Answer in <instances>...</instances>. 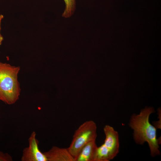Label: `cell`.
<instances>
[{"label":"cell","mask_w":161,"mask_h":161,"mask_svg":"<svg viewBox=\"0 0 161 161\" xmlns=\"http://www.w3.org/2000/svg\"><path fill=\"white\" fill-rule=\"evenodd\" d=\"M154 112L153 107H146L141 109L139 114H132L129 123L133 130L135 143L140 145L147 143L153 157L160 154L159 139L157 137V128L149 121L150 116Z\"/></svg>","instance_id":"6da1fadb"},{"label":"cell","mask_w":161,"mask_h":161,"mask_svg":"<svg viewBox=\"0 0 161 161\" xmlns=\"http://www.w3.org/2000/svg\"><path fill=\"white\" fill-rule=\"evenodd\" d=\"M19 66L0 62V100L8 105L19 99L21 89L18 79Z\"/></svg>","instance_id":"7a4b0ae2"},{"label":"cell","mask_w":161,"mask_h":161,"mask_svg":"<svg viewBox=\"0 0 161 161\" xmlns=\"http://www.w3.org/2000/svg\"><path fill=\"white\" fill-rule=\"evenodd\" d=\"M97 127L92 120L85 122L75 131L72 140L67 148L75 160L83 147L89 142L96 140Z\"/></svg>","instance_id":"3957f363"},{"label":"cell","mask_w":161,"mask_h":161,"mask_svg":"<svg viewBox=\"0 0 161 161\" xmlns=\"http://www.w3.org/2000/svg\"><path fill=\"white\" fill-rule=\"evenodd\" d=\"M105 138L103 143L99 147L109 161L113 159L119 152V134L112 126L106 125L103 128Z\"/></svg>","instance_id":"277c9868"},{"label":"cell","mask_w":161,"mask_h":161,"mask_svg":"<svg viewBox=\"0 0 161 161\" xmlns=\"http://www.w3.org/2000/svg\"><path fill=\"white\" fill-rule=\"evenodd\" d=\"M36 134L33 131L29 139V146L23 151L22 161H48L47 158L38 148L39 142L36 137Z\"/></svg>","instance_id":"5b68a950"},{"label":"cell","mask_w":161,"mask_h":161,"mask_svg":"<svg viewBox=\"0 0 161 161\" xmlns=\"http://www.w3.org/2000/svg\"><path fill=\"white\" fill-rule=\"evenodd\" d=\"M44 154L48 161H75L67 148L53 146Z\"/></svg>","instance_id":"8992f818"},{"label":"cell","mask_w":161,"mask_h":161,"mask_svg":"<svg viewBox=\"0 0 161 161\" xmlns=\"http://www.w3.org/2000/svg\"><path fill=\"white\" fill-rule=\"evenodd\" d=\"M97 147L96 140L89 142L82 148L75 161H93Z\"/></svg>","instance_id":"52a82bcc"},{"label":"cell","mask_w":161,"mask_h":161,"mask_svg":"<svg viewBox=\"0 0 161 161\" xmlns=\"http://www.w3.org/2000/svg\"><path fill=\"white\" fill-rule=\"evenodd\" d=\"M65 8L62 16L65 18L70 17L74 13L76 8V0H64Z\"/></svg>","instance_id":"ba28073f"},{"label":"cell","mask_w":161,"mask_h":161,"mask_svg":"<svg viewBox=\"0 0 161 161\" xmlns=\"http://www.w3.org/2000/svg\"><path fill=\"white\" fill-rule=\"evenodd\" d=\"M12 157L7 153L0 151V161H12Z\"/></svg>","instance_id":"9c48e42d"},{"label":"cell","mask_w":161,"mask_h":161,"mask_svg":"<svg viewBox=\"0 0 161 161\" xmlns=\"http://www.w3.org/2000/svg\"><path fill=\"white\" fill-rule=\"evenodd\" d=\"M4 18V16L3 15L1 14L0 15V46L1 45L2 41L3 40V37L1 35L0 33V31L1 30V23L2 20Z\"/></svg>","instance_id":"30bf717a"}]
</instances>
